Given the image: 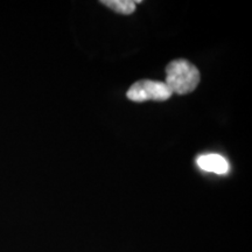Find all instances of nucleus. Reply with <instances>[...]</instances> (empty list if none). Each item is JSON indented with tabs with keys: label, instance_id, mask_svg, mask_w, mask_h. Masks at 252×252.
<instances>
[{
	"label": "nucleus",
	"instance_id": "nucleus-1",
	"mask_svg": "<svg viewBox=\"0 0 252 252\" xmlns=\"http://www.w3.org/2000/svg\"><path fill=\"white\" fill-rule=\"evenodd\" d=\"M200 82V72L187 60H174L166 68V86L172 94H186L196 89Z\"/></svg>",
	"mask_w": 252,
	"mask_h": 252
},
{
	"label": "nucleus",
	"instance_id": "nucleus-2",
	"mask_svg": "<svg viewBox=\"0 0 252 252\" xmlns=\"http://www.w3.org/2000/svg\"><path fill=\"white\" fill-rule=\"evenodd\" d=\"M172 94V91L166 86L165 82L140 80L132 84L126 96L132 102L141 103L146 100L163 102L171 98Z\"/></svg>",
	"mask_w": 252,
	"mask_h": 252
},
{
	"label": "nucleus",
	"instance_id": "nucleus-3",
	"mask_svg": "<svg viewBox=\"0 0 252 252\" xmlns=\"http://www.w3.org/2000/svg\"><path fill=\"white\" fill-rule=\"evenodd\" d=\"M196 163L202 171L214 173V174H226L230 169L228 160L224 157L216 153H208L200 156L196 159Z\"/></svg>",
	"mask_w": 252,
	"mask_h": 252
},
{
	"label": "nucleus",
	"instance_id": "nucleus-4",
	"mask_svg": "<svg viewBox=\"0 0 252 252\" xmlns=\"http://www.w3.org/2000/svg\"><path fill=\"white\" fill-rule=\"evenodd\" d=\"M103 5L106 7L113 9L121 14H132L135 11V1L134 0H103Z\"/></svg>",
	"mask_w": 252,
	"mask_h": 252
}]
</instances>
